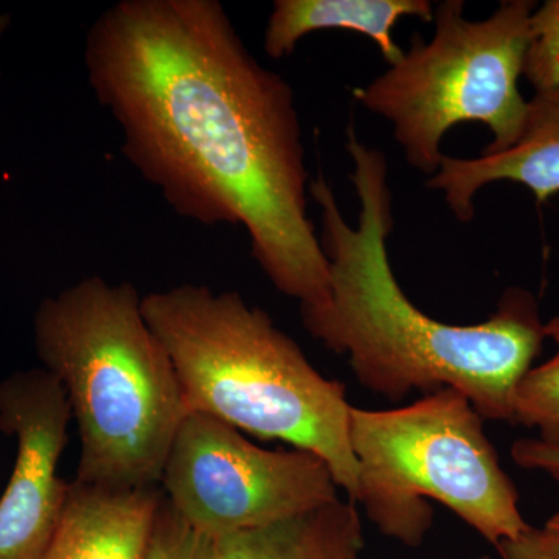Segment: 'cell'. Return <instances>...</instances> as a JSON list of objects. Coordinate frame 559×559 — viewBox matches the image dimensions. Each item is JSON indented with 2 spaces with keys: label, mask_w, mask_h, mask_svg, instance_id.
Listing matches in <instances>:
<instances>
[{
  "label": "cell",
  "mask_w": 559,
  "mask_h": 559,
  "mask_svg": "<svg viewBox=\"0 0 559 559\" xmlns=\"http://www.w3.org/2000/svg\"><path fill=\"white\" fill-rule=\"evenodd\" d=\"M546 337L557 352L522 378L514 393L513 423L538 429V440L559 448V316L546 323Z\"/></svg>",
  "instance_id": "cell-13"
},
{
  "label": "cell",
  "mask_w": 559,
  "mask_h": 559,
  "mask_svg": "<svg viewBox=\"0 0 559 559\" xmlns=\"http://www.w3.org/2000/svg\"><path fill=\"white\" fill-rule=\"evenodd\" d=\"M522 76L535 94L559 90V0L533 10Z\"/></svg>",
  "instance_id": "cell-14"
},
{
  "label": "cell",
  "mask_w": 559,
  "mask_h": 559,
  "mask_svg": "<svg viewBox=\"0 0 559 559\" xmlns=\"http://www.w3.org/2000/svg\"><path fill=\"white\" fill-rule=\"evenodd\" d=\"M479 559H491V558H489V557H481V558H479Z\"/></svg>",
  "instance_id": "cell-20"
},
{
  "label": "cell",
  "mask_w": 559,
  "mask_h": 559,
  "mask_svg": "<svg viewBox=\"0 0 559 559\" xmlns=\"http://www.w3.org/2000/svg\"><path fill=\"white\" fill-rule=\"evenodd\" d=\"M495 182L521 183L539 204L559 193V90L539 92L528 100L527 121L516 145L473 159L444 156L428 187L443 193L460 223H469L476 216L477 193Z\"/></svg>",
  "instance_id": "cell-9"
},
{
  "label": "cell",
  "mask_w": 559,
  "mask_h": 559,
  "mask_svg": "<svg viewBox=\"0 0 559 559\" xmlns=\"http://www.w3.org/2000/svg\"><path fill=\"white\" fill-rule=\"evenodd\" d=\"M142 299L130 282L92 275L47 297L33 318L36 355L64 389L79 429L83 484L159 487L189 414Z\"/></svg>",
  "instance_id": "cell-4"
},
{
  "label": "cell",
  "mask_w": 559,
  "mask_h": 559,
  "mask_svg": "<svg viewBox=\"0 0 559 559\" xmlns=\"http://www.w3.org/2000/svg\"><path fill=\"white\" fill-rule=\"evenodd\" d=\"M436 7L429 0H275L263 47L272 60L296 50L310 33L348 31L374 40L389 66L401 60L404 50L393 39L396 22L415 16L432 22Z\"/></svg>",
  "instance_id": "cell-11"
},
{
  "label": "cell",
  "mask_w": 559,
  "mask_h": 559,
  "mask_svg": "<svg viewBox=\"0 0 559 559\" xmlns=\"http://www.w3.org/2000/svg\"><path fill=\"white\" fill-rule=\"evenodd\" d=\"M347 138L358 224L345 221L320 173L310 194L322 218L330 293L323 304L300 307L305 330L347 356L356 380L374 395L396 403L414 392L454 389L485 421L513 423L514 393L547 340L538 300L530 290L507 289L495 314L474 325H452L419 310L390 264L388 157L360 142L353 127Z\"/></svg>",
  "instance_id": "cell-2"
},
{
  "label": "cell",
  "mask_w": 559,
  "mask_h": 559,
  "mask_svg": "<svg viewBox=\"0 0 559 559\" xmlns=\"http://www.w3.org/2000/svg\"><path fill=\"white\" fill-rule=\"evenodd\" d=\"M362 518L341 498L216 540L218 559H362Z\"/></svg>",
  "instance_id": "cell-12"
},
{
  "label": "cell",
  "mask_w": 559,
  "mask_h": 559,
  "mask_svg": "<svg viewBox=\"0 0 559 559\" xmlns=\"http://www.w3.org/2000/svg\"><path fill=\"white\" fill-rule=\"evenodd\" d=\"M510 452L520 468L538 471L559 484V448L538 439H520L514 441Z\"/></svg>",
  "instance_id": "cell-16"
},
{
  "label": "cell",
  "mask_w": 559,
  "mask_h": 559,
  "mask_svg": "<svg viewBox=\"0 0 559 559\" xmlns=\"http://www.w3.org/2000/svg\"><path fill=\"white\" fill-rule=\"evenodd\" d=\"M540 539L559 558V509L538 528Z\"/></svg>",
  "instance_id": "cell-18"
},
{
  "label": "cell",
  "mask_w": 559,
  "mask_h": 559,
  "mask_svg": "<svg viewBox=\"0 0 559 559\" xmlns=\"http://www.w3.org/2000/svg\"><path fill=\"white\" fill-rule=\"evenodd\" d=\"M10 16H5V14H0V36L7 32V28L10 27Z\"/></svg>",
  "instance_id": "cell-19"
},
{
  "label": "cell",
  "mask_w": 559,
  "mask_h": 559,
  "mask_svg": "<svg viewBox=\"0 0 559 559\" xmlns=\"http://www.w3.org/2000/svg\"><path fill=\"white\" fill-rule=\"evenodd\" d=\"M535 9L532 0H506L487 20L471 21L463 0H444L432 39L415 36L400 61L355 91L364 108L392 124L412 168L437 175L441 140L459 123L491 131L484 154L516 145L527 121L520 80Z\"/></svg>",
  "instance_id": "cell-6"
},
{
  "label": "cell",
  "mask_w": 559,
  "mask_h": 559,
  "mask_svg": "<svg viewBox=\"0 0 559 559\" xmlns=\"http://www.w3.org/2000/svg\"><path fill=\"white\" fill-rule=\"evenodd\" d=\"M162 502L160 487L70 481L60 524L44 559H145Z\"/></svg>",
  "instance_id": "cell-10"
},
{
  "label": "cell",
  "mask_w": 559,
  "mask_h": 559,
  "mask_svg": "<svg viewBox=\"0 0 559 559\" xmlns=\"http://www.w3.org/2000/svg\"><path fill=\"white\" fill-rule=\"evenodd\" d=\"M502 559H559L540 539L538 528H530L518 539L506 540L496 547Z\"/></svg>",
  "instance_id": "cell-17"
},
{
  "label": "cell",
  "mask_w": 559,
  "mask_h": 559,
  "mask_svg": "<svg viewBox=\"0 0 559 559\" xmlns=\"http://www.w3.org/2000/svg\"><path fill=\"white\" fill-rule=\"evenodd\" d=\"M145 559H218L216 540L186 524L164 498Z\"/></svg>",
  "instance_id": "cell-15"
},
{
  "label": "cell",
  "mask_w": 559,
  "mask_h": 559,
  "mask_svg": "<svg viewBox=\"0 0 559 559\" xmlns=\"http://www.w3.org/2000/svg\"><path fill=\"white\" fill-rule=\"evenodd\" d=\"M481 417L454 389L426 393L409 406H352L349 447L358 468L353 502L382 535L406 547L425 543L430 500L498 547L527 533L520 491L500 465Z\"/></svg>",
  "instance_id": "cell-5"
},
{
  "label": "cell",
  "mask_w": 559,
  "mask_h": 559,
  "mask_svg": "<svg viewBox=\"0 0 559 559\" xmlns=\"http://www.w3.org/2000/svg\"><path fill=\"white\" fill-rule=\"evenodd\" d=\"M72 421L60 382L43 367L0 381V430L16 459L0 498V559H44L60 524L70 481L58 469Z\"/></svg>",
  "instance_id": "cell-8"
},
{
  "label": "cell",
  "mask_w": 559,
  "mask_h": 559,
  "mask_svg": "<svg viewBox=\"0 0 559 559\" xmlns=\"http://www.w3.org/2000/svg\"><path fill=\"white\" fill-rule=\"evenodd\" d=\"M159 487L180 520L215 540L340 498L329 465L311 452L266 450L198 412L180 423Z\"/></svg>",
  "instance_id": "cell-7"
},
{
  "label": "cell",
  "mask_w": 559,
  "mask_h": 559,
  "mask_svg": "<svg viewBox=\"0 0 559 559\" xmlns=\"http://www.w3.org/2000/svg\"><path fill=\"white\" fill-rule=\"evenodd\" d=\"M142 310L170 356L187 411L311 452L355 498L344 384L323 377L266 311L235 290L191 283L146 294Z\"/></svg>",
  "instance_id": "cell-3"
},
{
  "label": "cell",
  "mask_w": 559,
  "mask_h": 559,
  "mask_svg": "<svg viewBox=\"0 0 559 559\" xmlns=\"http://www.w3.org/2000/svg\"><path fill=\"white\" fill-rule=\"evenodd\" d=\"M83 57L124 157L179 216L245 227L278 293L300 307L329 299L293 87L218 0H120L91 25Z\"/></svg>",
  "instance_id": "cell-1"
}]
</instances>
